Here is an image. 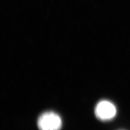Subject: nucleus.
<instances>
[{"label":"nucleus","instance_id":"f257e3e1","mask_svg":"<svg viewBox=\"0 0 130 130\" xmlns=\"http://www.w3.org/2000/svg\"><path fill=\"white\" fill-rule=\"evenodd\" d=\"M60 117L54 112H46L38 119L37 124L40 130H60L62 127Z\"/></svg>","mask_w":130,"mask_h":130},{"label":"nucleus","instance_id":"f03ea898","mask_svg":"<svg viewBox=\"0 0 130 130\" xmlns=\"http://www.w3.org/2000/svg\"><path fill=\"white\" fill-rule=\"evenodd\" d=\"M116 108L111 102L103 100L98 103L95 108V114L101 121H109L116 114Z\"/></svg>","mask_w":130,"mask_h":130}]
</instances>
